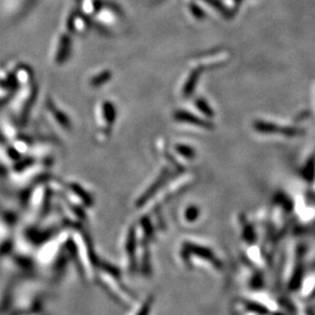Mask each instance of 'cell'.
Returning <instances> with one entry per match:
<instances>
[{"label": "cell", "mask_w": 315, "mask_h": 315, "mask_svg": "<svg viewBox=\"0 0 315 315\" xmlns=\"http://www.w3.org/2000/svg\"><path fill=\"white\" fill-rule=\"evenodd\" d=\"M307 313H308V315H314V314H313V313H312L311 311H309V312H307Z\"/></svg>", "instance_id": "2e32d148"}, {"label": "cell", "mask_w": 315, "mask_h": 315, "mask_svg": "<svg viewBox=\"0 0 315 315\" xmlns=\"http://www.w3.org/2000/svg\"><path fill=\"white\" fill-rule=\"evenodd\" d=\"M170 178V173H169V170H165L163 172V174L159 177V179H157L152 185L151 187L144 193V195L138 200V206H142L144 205L145 203H147V201L153 196L155 195V193L159 191L169 180Z\"/></svg>", "instance_id": "3957f363"}, {"label": "cell", "mask_w": 315, "mask_h": 315, "mask_svg": "<svg viewBox=\"0 0 315 315\" xmlns=\"http://www.w3.org/2000/svg\"><path fill=\"white\" fill-rule=\"evenodd\" d=\"M176 150L177 152L182 155L183 157H185V159L187 160H193L195 157V150L190 147V146H187V145H183V144H179L176 146Z\"/></svg>", "instance_id": "52a82bcc"}, {"label": "cell", "mask_w": 315, "mask_h": 315, "mask_svg": "<svg viewBox=\"0 0 315 315\" xmlns=\"http://www.w3.org/2000/svg\"><path fill=\"white\" fill-rule=\"evenodd\" d=\"M175 119L179 122H183V123H188V124H191V125H195V126H199V127H203V128H206L208 130L212 129L213 126L211 123L209 122H206V121H203L201 119H199L198 116L192 114V113H189L188 111H177L175 113Z\"/></svg>", "instance_id": "277c9868"}, {"label": "cell", "mask_w": 315, "mask_h": 315, "mask_svg": "<svg viewBox=\"0 0 315 315\" xmlns=\"http://www.w3.org/2000/svg\"><path fill=\"white\" fill-rule=\"evenodd\" d=\"M200 215V210L197 206L195 205H191L189 206L186 211H185V219L188 221V222H194L198 219Z\"/></svg>", "instance_id": "30bf717a"}, {"label": "cell", "mask_w": 315, "mask_h": 315, "mask_svg": "<svg viewBox=\"0 0 315 315\" xmlns=\"http://www.w3.org/2000/svg\"><path fill=\"white\" fill-rule=\"evenodd\" d=\"M246 309L260 315H266L268 313V309L265 306L253 301L246 302Z\"/></svg>", "instance_id": "ba28073f"}, {"label": "cell", "mask_w": 315, "mask_h": 315, "mask_svg": "<svg viewBox=\"0 0 315 315\" xmlns=\"http://www.w3.org/2000/svg\"><path fill=\"white\" fill-rule=\"evenodd\" d=\"M196 106H197L198 109H199L201 112H203L206 116L212 117V116L214 115L212 108L208 105V103H207L204 99H198V100L196 101Z\"/></svg>", "instance_id": "8fae6325"}, {"label": "cell", "mask_w": 315, "mask_h": 315, "mask_svg": "<svg viewBox=\"0 0 315 315\" xmlns=\"http://www.w3.org/2000/svg\"><path fill=\"white\" fill-rule=\"evenodd\" d=\"M154 298L153 297H148L146 299V301L143 303V305L141 306L140 310L138 311V313L136 315H149L150 311H151V307H152V303H153Z\"/></svg>", "instance_id": "7c38bea8"}, {"label": "cell", "mask_w": 315, "mask_h": 315, "mask_svg": "<svg viewBox=\"0 0 315 315\" xmlns=\"http://www.w3.org/2000/svg\"><path fill=\"white\" fill-rule=\"evenodd\" d=\"M254 128L257 132L262 134H283L287 137H295L299 136L303 133L302 130L298 128L292 127H280L272 123H266L262 121H258L254 124Z\"/></svg>", "instance_id": "7a4b0ae2"}, {"label": "cell", "mask_w": 315, "mask_h": 315, "mask_svg": "<svg viewBox=\"0 0 315 315\" xmlns=\"http://www.w3.org/2000/svg\"><path fill=\"white\" fill-rule=\"evenodd\" d=\"M302 176H303V179L309 183L314 181V179H315V161L313 159H311L307 163L305 168L303 169Z\"/></svg>", "instance_id": "8992f818"}, {"label": "cell", "mask_w": 315, "mask_h": 315, "mask_svg": "<svg viewBox=\"0 0 315 315\" xmlns=\"http://www.w3.org/2000/svg\"><path fill=\"white\" fill-rule=\"evenodd\" d=\"M204 2L209 4V5H211L215 10L219 11L220 13H222L223 16H227V14H228L227 11L225 10V8L223 7V5L219 2V0H204Z\"/></svg>", "instance_id": "5bb4252c"}, {"label": "cell", "mask_w": 315, "mask_h": 315, "mask_svg": "<svg viewBox=\"0 0 315 315\" xmlns=\"http://www.w3.org/2000/svg\"><path fill=\"white\" fill-rule=\"evenodd\" d=\"M190 10H191L193 16H195L197 19H203L204 18V12L199 7H197L196 5L191 4Z\"/></svg>", "instance_id": "9a60e30c"}, {"label": "cell", "mask_w": 315, "mask_h": 315, "mask_svg": "<svg viewBox=\"0 0 315 315\" xmlns=\"http://www.w3.org/2000/svg\"><path fill=\"white\" fill-rule=\"evenodd\" d=\"M243 237L249 244H252L255 241L256 234H255V231H254L252 225H246V227L244 229Z\"/></svg>", "instance_id": "4fadbf2b"}, {"label": "cell", "mask_w": 315, "mask_h": 315, "mask_svg": "<svg viewBox=\"0 0 315 315\" xmlns=\"http://www.w3.org/2000/svg\"><path fill=\"white\" fill-rule=\"evenodd\" d=\"M199 75H200V69H195V70H193L191 72V74L189 76V80L186 83L185 88H184V94L185 95H190L194 91L195 86H196V84L198 82Z\"/></svg>", "instance_id": "5b68a950"}, {"label": "cell", "mask_w": 315, "mask_h": 315, "mask_svg": "<svg viewBox=\"0 0 315 315\" xmlns=\"http://www.w3.org/2000/svg\"><path fill=\"white\" fill-rule=\"evenodd\" d=\"M191 255L198 256L202 258L203 260H206L210 262L216 269H220L222 267L221 262L216 258L214 253L212 252L211 249H208L206 247L197 245V244H191L189 242L185 243L182 248V257L184 260H189Z\"/></svg>", "instance_id": "6da1fadb"}, {"label": "cell", "mask_w": 315, "mask_h": 315, "mask_svg": "<svg viewBox=\"0 0 315 315\" xmlns=\"http://www.w3.org/2000/svg\"><path fill=\"white\" fill-rule=\"evenodd\" d=\"M274 201H275L279 205L283 206L287 211H291V209H293V202L291 201V199H290L287 195H285V194H283V193L278 194V195L274 197Z\"/></svg>", "instance_id": "9c48e42d"}]
</instances>
